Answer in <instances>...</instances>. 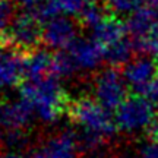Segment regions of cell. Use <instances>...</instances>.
Instances as JSON below:
<instances>
[{"label": "cell", "mask_w": 158, "mask_h": 158, "mask_svg": "<svg viewBox=\"0 0 158 158\" xmlns=\"http://www.w3.org/2000/svg\"><path fill=\"white\" fill-rule=\"evenodd\" d=\"M19 98H22L34 111L35 117L44 123H54L69 106L60 79L53 75L40 81H23L19 85Z\"/></svg>", "instance_id": "cell-1"}, {"label": "cell", "mask_w": 158, "mask_h": 158, "mask_svg": "<svg viewBox=\"0 0 158 158\" xmlns=\"http://www.w3.org/2000/svg\"><path fill=\"white\" fill-rule=\"evenodd\" d=\"M68 113L79 129L91 130L106 136L107 139H113L117 135V124L114 113L101 106L92 97H81L78 100L69 102Z\"/></svg>", "instance_id": "cell-2"}, {"label": "cell", "mask_w": 158, "mask_h": 158, "mask_svg": "<svg viewBox=\"0 0 158 158\" xmlns=\"http://www.w3.org/2000/svg\"><path fill=\"white\" fill-rule=\"evenodd\" d=\"M114 118L118 132L126 135L149 130L158 118L155 102L139 94L129 95L114 111Z\"/></svg>", "instance_id": "cell-3"}, {"label": "cell", "mask_w": 158, "mask_h": 158, "mask_svg": "<svg viewBox=\"0 0 158 158\" xmlns=\"http://www.w3.org/2000/svg\"><path fill=\"white\" fill-rule=\"evenodd\" d=\"M129 89L130 88L123 76V72H120L118 68L114 66L101 69L94 75L92 79L94 98L110 111H116L118 106L129 97Z\"/></svg>", "instance_id": "cell-4"}, {"label": "cell", "mask_w": 158, "mask_h": 158, "mask_svg": "<svg viewBox=\"0 0 158 158\" xmlns=\"http://www.w3.org/2000/svg\"><path fill=\"white\" fill-rule=\"evenodd\" d=\"M0 41H5L23 53H29L43 43V22L35 13H19L13 16L7 31L0 37Z\"/></svg>", "instance_id": "cell-5"}, {"label": "cell", "mask_w": 158, "mask_h": 158, "mask_svg": "<svg viewBox=\"0 0 158 158\" xmlns=\"http://www.w3.org/2000/svg\"><path fill=\"white\" fill-rule=\"evenodd\" d=\"M78 38V25L68 15H57L43 22V44L50 50H68Z\"/></svg>", "instance_id": "cell-6"}, {"label": "cell", "mask_w": 158, "mask_h": 158, "mask_svg": "<svg viewBox=\"0 0 158 158\" xmlns=\"http://www.w3.org/2000/svg\"><path fill=\"white\" fill-rule=\"evenodd\" d=\"M25 53L0 41V88H15L25 81Z\"/></svg>", "instance_id": "cell-7"}, {"label": "cell", "mask_w": 158, "mask_h": 158, "mask_svg": "<svg viewBox=\"0 0 158 158\" xmlns=\"http://www.w3.org/2000/svg\"><path fill=\"white\" fill-rule=\"evenodd\" d=\"M79 154L76 133L62 132L35 147L29 158H79Z\"/></svg>", "instance_id": "cell-8"}, {"label": "cell", "mask_w": 158, "mask_h": 158, "mask_svg": "<svg viewBox=\"0 0 158 158\" xmlns=\"http://www.w3.org/2000/svg\"><path fill=\"white\" fill-rule=\"evenodd\" d=\"M123 76L135 94H141L158 76V62L151 56H139L123 66Z\"/></svg>", "instance_id": "cell-9"}, {"label": "cell", "mask_w": 158, "mask_h": 158, "mask_svg": "<svg viewBox=\"0 0 158 158\" xmlns=\"http://www.w3.org/2000/svg\"><path fill=\"white\" fill-rule=\"evenodd\" d=\"M70 56L76 63L79 72L85 70H97L101 66L102 62H106V50L92 38H78L73 44L68 48Z\"/></svg>", "instance_id": "cell-10"}, {"label": "cell", "mask_w": 158, "mask_h": 158, "mask_svg": "<svg viewBox=\"0 0 158 158\" xmlns=\"http://www.w3.org/2000/svg\"><path fill=\"white\" fill-rule=\"evenodd\" d=\"M34 117V111L22 98L0 106V129H28Z\"/></svg>", "instance_id": "cell-11"}, {"label": "cell", "mask_w": 158, "mask_h": 158, "mask_svg": "<svg viewBox=\"0 0 158 158\" xmlns=\"http://www.w3.org/2000/svg\"><path fill=\"white\" fill-rule=\"evenodd\" d=\"M94 3H97L95 0H44L35 9V15L40 18L41 22L57 15L81 16L85 9H88Z\"/></svg>", "instance_id": "cell-12"}, {"label": "cell", "mask_w": 158, "mask_h": 158, "mask_svg": "<svg viewBox=\"0 0 158 158\" xmlns=\"http://www.w3.org/2000/svg\"><path fill=\"white\" fill-rule=\"evenodd\" d=\"M54 53L50 48H35L25 53V81H40L53 75Z\"/></svg>", "instance_id": "cell-13"}, {"label": "cell", "mask_w": 158, "mask_h": 158, "mask_svg": "<svg viewBox=\"0 0 158 158\" xmlns=\"http://www.w3.org/2000/svg\"><path fill=\"white\" fill-rule=\"evenodd\" d=\"M158 27V10L152 6L139 7L138 10L130 13L126 22L127 34L133 41L147 37L152 29Z\"/></svg>", "instance_id": "cell-14"}, {"label": "cell", "mask_w": 158, "mask_h": 158, "mask_svg": "<svg viewBox=\"0 0 158 158\" xmlns=\"http://www.w3.org/2000/svg\"><path fill=\"white\" fill-rule=\"evenodd\" d=\"M91 37L95 40L100 45L104 47V50L110 45L116 44L117 41L124 38L127 34L126 23L114 16H104L100 22L91 28Z\"/></svg>", "instance_id": "cell-15"}, {"label": "cell", "mask_w": 158, "mask_h": 158, "mask_svg": "<svg viewBox=\"0 0 158 158\" xmlns=\"http://www.w3.org/2000/svg\"><path fill=\"white\" fill-rule=\"evenodd\" d=\"M136 53V47L133 40L129 35H126L124 38L117 41L116 44L110 45L106 48V63L108 66L114 68H123L124 64L133 59Z\"/></svg>", "instance_id": "cell-16"}, {"label": "cell", "mask_w": 158, "mask_h": 158, "mask_svg": "<svg viewBox=\"0 0 158 158\" xmlns=\"http://www.w3.org/2000/svg\"><path fill=\"white\" fill-rule=\"evenodd\" d=\"M29 145L28 129H0V147L7 151H22Z\"/></svg>", "instance_id": "cell-17"}, {"label": "cell", "mask_w": 158, "mask_h": 158, "mask_svg": "<svg viewBox=\"0 0 158 158\" xmlns=\"http://www.w3.org/2000/svg\"><path fill=\"white\" fill-rule=\"evenodd\" d=\"M79 69L73 59L68 50H60L54 53V60H53V76L59 79H69L75 73H78Z\"/></svg>", "instance_id": "cell-18"}, {"label": "cell", "mask_w": 158, "mask_h": 158, "mask_svg": "<svg viewBox=\"0 0 158 158\" xmlns=\"http://www.w3.org/2000/svg\"><path fill=\"white\" fill-rule=\"evenodd\" d=\"M133 43L136 47V53L151 56L158 62V27L152 29L147 37L138 40V41H133Z\"/></svg>", "instance_id": "cell-19"}, {"label": "cell", "mask_w": 158, "mask_h": 158, "mask_svg": "<svg viewBox=\"0 0 158 158\" xmlns=\"http://www.w3.org/2000/svg\"><path fill=\"white\" fill-rule=\"evenodd\" d=\"M101 2L117 15H130L141 7L143 0H101Z\"/></svg>", "instance_id": "cell-20"}, {"label": "cell", "mask_w": 158, "mask_h": 158, "mask_svg": "<svg viewBox=\"0 0 158 158\" xmlns=\"http://www.w3.org/2000/svg\"><path fill=\"white\" fill-rule=\"evenodd\" d=\"M104 16H106V15L102 13L101 7L97 5V3H94V5H91L88 9H85L84 13L79 16V19H81V22L84 23L85 27L92 28V27H94V25H97V23L100 22Z\"/></svg>", "instance_id": "cell-21"}, {"label": "cell", "mask_w": 158, "mask_h": 158, "mask_svg": "<svg viewBox=\"0 0 158 158\" xmlns=\"http://www.w3.org/2000/svg\"><path fill=\"white\" fill-rule=\"evenodd\" d=\"M13 19V6L10 0H0V37L5 34Z\"/></svg>", "instance_id": "cell-22"}, {"label": "cell", "mask_w": 158, "mask_h": 158, "mask_svg": "<svg viewBox=\"0 0 158 158\" xmlns=\"http://www.w3.org/2000/svg\"><path fill=\"white\" fill-rule=\"evenodd\" d=\"M133 158H158V141L149 138V141L142 143L135 151Z\"/></svg>", "instance_id": "cell-23"}, {"label": "cell", "mask_w": 158, "mask_h": 158, "mask_svg": "<svg viewBox=\"0 0 158 158\" xmlns=\"http://www.w3.org/2000/svg\"><path fill=\"white\" fill-rule=\"evenodd\" d=\"M13 3H16V5L22 6L23 9H28V10H35L37 7H38L44 0H10Z\"/></svg>", "instance_id": "cell-24"}, {"label": "cell", "mask_w": 158, "mask_h": 158, "mask_svg": "<svg viewBox=\"0 0 158 158\" xmlns=\"http://www.w3.org/2000/svg\"><path fill=\"white\" fill-rule=\"evenodd\" d=\"M0 158H25L22 154L19 152H13V151H9L6 154H0Z\"/></svg>", "instance_id": "cell-25"}, {"label": "cell", "mask_w": 158, "mask_h": 158, "mask_svg": "<svg viewBox=\"0 0 158 158\" xmlns=\"http://www.w3.org/2000/svg\"><path fill=\"white\" fill-rule=\"evenodd\" d=\"M147 2H148V5L149 6H152V7H155V9L158 10V0H147Z\"/></svg>", "instance_id": "cell-26"}, {"label": "cell", "mask_w": 158, "mask_h": 158, "mask_svg": "<svg viewBox=\"0 0 158 158\" xmlns=\"http://www.w3.org/2000/svg\"><path fill=\"white\" fill-rule=\"evenodd\" d=\"M0 106H2V102H0Z\"/></svg>", "instance_id": "cell-27"}]
</instances>
